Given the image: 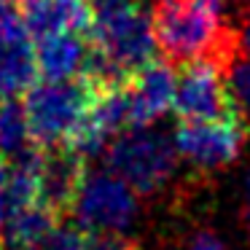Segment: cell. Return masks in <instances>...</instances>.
<instances>
[{"label": "cell", "mask_w": 250, "mask_h": 250, "mask_svg": "<svg viewBox=\"0 0 250 250\" xmlns=\"http://www.w3.org/2000/svg\"><path fill=\"white\" fill-rule=\"evenodd\" d=\"M151 30L172 67L207 62L226 73L239 57L234 0H153Z\"/></svg>", "instance_id": "1"}, {"label": "cell", "mask_w": 250, "mask_h": 250, "mask_svg": "<svg viewBox=\"0 0 250 250\" xmlns=\"http://www.w3.org/2000/svg\"><path fill=\"white\" fill-rule=\"evenodd\" d=\"M94 100V89L83 78H41L24 92V116L30 137L41 148L65 146Z\"/></svg>", "instance_id": "2"}, {"label": "cell", "mask_w": 250, "mask_h": 250, "mask_svg": "<svg viewBox=\"0 0 250 250\" xmlns=\"http://www.w3.org/2000/svg\"><path fill=\"white\" fill-rule=\"evenodd\" d=\"M108 167L135 194H148L169 178L175 167V146H169L162 132L137 126L108 146Z\"/></svg>", "instance_id": "3"}, {"label": "cell", "mask_w": 250, "mask_h": 250, "mask_svg": "<svg viewBox=\"0 0 250 250\" xmlns=\"http://www.w3.org/2000/svg\"><path fill=\"white\" fill-rule=\"evenodd\" d=\"M172 110L180 121H245L226 86V73L207 62L183 67L175 83Z\"/></svg>", "instance_id": "4"}, {"label": "cell", "mask_w": 250, "mask_h": 250, "mask_svg": "<svg viewBox=\"0 0 250 250\" xmlns=\"http://www.w3.org/2000/svg\"><path fill=\"white\" fill-rule=\"evenodd\" d=\"M86 38L89 43L100 46L108 57H113L129 76H135L137 70L151 65L159 51L151 30V17H146L140 8L92 19Z\"/></svg>", "instance_id": "5"}, {"label": "cell", "mask_w": 250, "mask_h": 250, "mask_svg": "<svg viewBox=\"0 0 250 250\" xmlns=\"http://www.w3.org/2000/svg\"><path fill=\"white\" fill-rule=\"evenodd\" d=\"M135 191L113 172H86L73 212L86 231H116L126 229L135 218Z\"/></svg>", "instance_id": "6"}, {"label": "cell", "mask_w": 250, "mask_h": 250, "mask_svg": "<svg viewBox=\"0 0 250 250\" xmlns=\"http://www.w3.org/2000/svg\"><path fill=\"white\" fill-rule=\"evenodd\" d=\"M248 137V121H180L175 151L199 167H223L239 156Z\"/></svg>", "instance_id": "7"}, {"label": "cell", "mask_w": 250, "mask_h": 250, "mask_svg": "<svg viewBox=\"0 0 250 250\" xmlns=\"http://www.w3.org/2000/svg\"><path fill=\"white\" fill-rule=\"evenodd\" d=\"M86 178V159L67 146L43 148L38 169V202L49 207L57 218L73 212L78 191Z\"/></svg>", "instance_id": "8"}, {"label": "cell", "mask_w": 250, "mask_h": 250, "mask_svg": "<svg viewBox=\"0 0 250 250\" xmlns=\"http://www.w3.org/2000/svg\"><path fill=\"white\" fill-rule=\"evenodd\" d=\"M178 73L169 62L153 60L143 70H137L126 83L129 92V129L148 126L151 121L162 119L175 100Z\"/></svg>", "instance_id": "9"}, {"label": "cell", "mask_w": 250, "mask_h": 250, "mask_svg": "<svg viewBox=\"0 0 250 250\" xmlns=\"http://www.w3.org/2000/svg\"><path fill=\"white\" fill-rule=\"evenodd\" d=\"M17 8L33 41L57 33H86L92 24L86 0H19Z\"/></svg>", "instance_id": "10"}, {"label": "cell", "mask_w": 250, "mask_h": 250, "mask_svg": "<svg viewBox=\"0 0 250 250\" xmlns=\"http://www.w3.org/2000/svg\"><path fill=\"white\" fill-rule=\"evenodd\" d=\"M35 46L22 19L0 30V97H24L38 81Z\"/></svg>", "instance_id": "11"}, {"label": "cell", "mask_w": 250, "mask_h": 250, "mask_svg": "<svg viewBox=\"0 0 250 250\" xmlns=\"http://www.w3.org/2000/svg\"><path fill=\"white\" fill-rule=\"evenodd\" d=\"M89 51V38L83 33H57L41 38L35 46V62H38L41 78H78Z\"/></svg>", "instance_id": "12"}, {"label": "cell", "mask_w": 250, "mask_h": 250, "mask_svg": "<svg viewBox=\"0 0 250 250\" xmlns=\"http://www.w3.org/2000/svg\"><path fill=\"white\" fill-rule=\"evenodd\" d=\"M57 226H60V218L41 202L11 210L3 223L6 239L14 250H41Z\"/></svg>", "instance_id": "13"}, {"label": "cell", "mask_w": 250, "mask_h": 250, "mask_svg": "<svg viewBox=\"0 0 250 250\" xmlns=\"http://www.w3.org/2000/svg\"><path fill=\"white\" fill-rule=\"evenodd\" d=\"M33 146L38 143L30 137L24 103L19 97H0V159L11 162Z\"/></svg>", "instance_id": "14"}, {"label": "cell", "mask_w": 250, "mask_h": 250, "mask_svg": "<svg viewBox=\"0 0 250 250\" xmlns=\"http://www.w3.org/2000/svg\"><path fill=\"white\" fill-rule=\"evenodd\" d=\"M41 250H92V231L81 226H57Z\"/></svg>", "instance_id": "15"}, {"label": "cell", "mask_w": 250, "mask_h": 250, "mask_svg": "<svg viewBox=\"0 0 250 250\" xmlns=\"http://www.w3.org/2000/svg\"><path fill=\"white\" fill-rule=\"evenodd\" d=\"M92 19H103V17H113V14H124L140 6V0H86Z\"/></svg>", "instance_id": "16"}, {"label": "cell", "mask_w": 250, "mask_h": 250, "mask_svg": "<svg viewBox=\"0 0 250 250\" xmlns=\"http://www.w3.org/2000/svg\"><path fill=\"white\" fill-rule=\"evenodd\" d=\"M188 250H226V245L212 231H196L188 242Z\"/></svg>", "instance_id": "17"}, {"label": "cell", "mask_w": 250, "mask_h": 250, "mask_svg": "<svg viewBox=\"0 0 250 250\" xmlns=\"http://www.w3.org/2000/svg\"><path fill=\"white\" fill-rule=\"evenodd\" d=\"M6 178H8V164L0 159V229L8 215V202H6Z\"/></svg>", "instance_id": "18"}, {"label": "cell", "mask_w": 250, "mask_h": 250, "mask_svg": "<svg viewBox=\"0 0 250 250\" xmlns=\"http://www.w3.org/2000/svg\"><path fill=\"white\" fill-rule=\"evenodd\" d=\"M239 46H242V49L250 54V14L245 17V22H242V30H239Z\"/></svg>", "instance_id": "19"}, {"label": "cell", "mask_w": 250, "mask_h": 250, "mask_svg": "<svg viewBox=\"0 0 250 250\" xmlns=\"http://www.w3.org/2000/svg\"><path fill=\"white\" fill-rule=\"evenodd\" d=\"M242 113H245V116H250V103L245 105V110H242Z\"/></svg>", "instance_id": "20"}, {"label": "cell", "mask_w": 250, "mask_h": 250, "mask_svg": "<svg viewBox=\"0 0 250 250\" xmlns=\"http://www.w3.org/2000/svg\"><path fill=\"white\" fill-rule=\"evenodd\" d=\"M0 250H6V248H3V242H0Z\"/></svg>", "instance_id": "21"}]
</instances>
